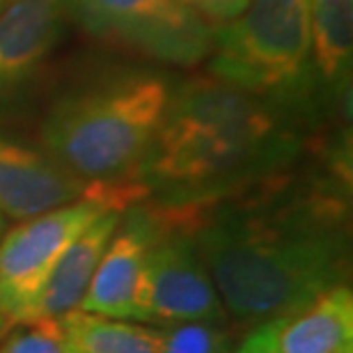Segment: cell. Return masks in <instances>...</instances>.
Masks as SVG:
<instances>
[{"mask_svg":"<svg viewBox=\"0 0 353 353\" xmlns=\"http://www.w3.org/2000/svg\"><path fill=\"white\" fill-rule=\"evenodd\" d=\"M190 228L228 316L266 323L344 285L342 207L323 197L170 204Z\"/></svg>","mask_w":353,"mask_h":353,"instance_id":"cell-1","label":"cell"},{"mask_svg":"<svg viewBox=\"0 0 353 353\" xmlns=\"http://www.w3.org/2000/svg\"><path fill=\"white\" fill-rule=\"evenodd\" d=\"M292 152L285 112L204 76L170 92L136 181L172 197V204L207 202L271 174Z\"/></svg>","mask_w":353,"mask_h":353,"instance_id":"cell-2","label":"cell"},{"mask_svg":"<svg viewBox=\"0 0 353 353\" xmlns=\"http://www.w3.org/2000/svg\"><path fill=\"white\" fill-rule=\"evenodd\" d=\"M170 83L129 72L60 99L41 126L44 152L90 186H138L163 119Z\"/></svg>","mask_w":353,"mask_h":353,"instance_id":"cell-3","label":"cell"},{"mask_svg":"<svg viewBox=\"0 0 353 353\" xmlns=\"http://www.w3.org/2000/svg\"><path fill=\"white\" fill-rule=\"evenodd\" d=\"M211 76L287 112L319 85L312 60L307 0H248L214 30Z\"/></svg>","mask_w":353,"mask_h":353,"instance_id":"cell-4","label":"cell"},{"mask_svg":"<svg viewBox=\"0 0 353 353\" xmlns=\"http://www.w3.org/2000/svg\"><path fill=\"white\" fill-rule=\"evenodd\" d=\"M140 186H105L65 207L19 221L0 239V314L7 326L23 323L48 275L76 236L108 209L143 200Z\"/></svg>","mask_w":353,"mask_h":353,"instance_id":"cell-5","label":"cell"},{"mask_svg":"<svg viewBox=\"0 0 353 353\" xmlns=\"http://www.w3.org/2000/svg\"><path fill=\"white\" fill-rule=\"evenodd\" d=\"M159 232L147 252L131 321L174 326L188 321L228 323L221 296L183 216L168 204L157 209Z\"/></svg>","mask_w":353,"mask_h":353,"instance_id":"cell-6","label":"cell"},{"mask_svg":"<svg viewBox=\"0 0 353 353\" xmlns=\"http://www.w3.org/2000/svg\"><path fill=\"white\" fill-rule=\"evenodd\" d=\"M69 19L99 39L190 67L211 51L214 30L179 0H67Z\"/></svg>","mask_w":353,"mask_h":353,"instance_id":"cell-7","label":"cell"},{"mask_svg":"<svg viewBox=\"0 0 353 353\" xmlns=\"http://www.w3.org/2000/svg\"><path fill=\"white\" fill-rule=\"evenodd\" d=\"M105 186H90L46 152L0 138V216L12 221L65 207Z\"/></svg>","mask_w":353,"mask_h":353,"instance_id":"cell-8","label":"cell"},{"mask_svg":"<svg viewBox=\"0 0 353 353\" xmlns=\"http://www.w3.org/2000/svg\"><path fill=\"white\" fill-rule=\"evenodd\" d=\"M157 232V209L138 207L119 218L79 310L112 319H131L136 289Z\"/></svg>","mask_w":353,"mask_h":353,"instance_id":"cell-9","label":"cell"},{"mask_svg":"<svg viewBox=\"0 0 353 353\" xmlns=\"http://www.w3.org/2000/svg\"><path fill=\"white\" fill-rule=\"evenodd\" d=\"M69 21L67 0H19L0 12V97L32 81Z\"/></svg>","mask_w":353,"mask_h":353,"instance_id":"cell-10","label":"cell"},{"mask_svg":"<svg viewBox=\"0 0 353 353\" xmlns=\"http://www.w3.org/2000/svg\"><path fill=\"white\" fill-rule=\"evenodd\" d=\"M275 353H351L353 296L344 285L257 328Z\"/></svg>","mask_w":353,"mask_h":353,"instance_id":"cell-11","label":"cell"},{"mask_svg":"<svg viewBox=\"0 0 353 353\" xmlns=\"http://www.w3.org/2000/svg\"><path fill=\"white\" fill-rule=\"evenodd\" d=\"M119 218H122V209H108L74 239L48 275L37 301L28 310L23 323L51 319L58 321L81 307L97 266L101 262L112 234H115Z\"/></svg>","mask_w":353,"mask_h":353,"instance_id":"cell-12","label":"cell"},{"mask_svg":"<svg viewBox=\"0 0 353 353\" xmlns=\"http://www.w3.org/2000/svg\"><path fill=\"white\" fill-rule=\"evenodd\" d=\"M312 60L323 90H349L353 65V0H307Z\"/></svg>","mask_w":353,"mask_h":353,"instance_id":"cell-13","label":"cell"},{"mask_svg":"<svg viewBox=\"0 0 353 353\" xmlns=\"http://www.w3.org/2000/svg\"><path fill=\"white\" fill-rule=\"evenodd\" d=\"M69 353H159L161 328L83 310L58 319Z\"/></svg>","mask_w":353,"mask_h":353,"instance_id":"cell-14","label":"cell"},{"mask_svg":"<svg viewBox=\"0 0 353 353\" xmlns=\"http://www.w3.org/2000/svg\"><path fill=\"white\" fill-rule=\"evenodd\" d=\"M234 337L228 323L188 321L161 328L159 353H234Z\"/></svg>","mask_w":353,"mask_h":353,"instance_id":"cell-15","label":"cell"},{"mask_svg":"<svg viewBox=\"0 0 353 353\" xmlns=\"http://www.w3.org/2000/svg\"><path fill=\"white\" fill-rule=\"evenodd\" d=\"M3 340L0 353H69L60 323L53 319L21 323Z\"/></svg>","mask_w":353,"mask_h":353,"instance_id":"cell-16","label":"cell"},{"mask_svg":"<svg viewBox=\"0 0 353 353\" xmlns=\"http://www.w3.org/2000/svg\"><path fill=\"white\" fill-rule=\"evenodd\" d=\"M179 3L188 12H193L204 26L216 30V26L221 28L230 23L234 17H239L243 12V7L248 5V0H179Z\"/></svg>","mask_w":353,"mask_h":353,"instance_id":"cell-17","label":"cell"},{"mask_svg":"<svg viewBox=\"0 0 353 353\" xmlns=\"http://www.w3.org/2000/svg\"><path fill=\"white\" fill-rule=\"evenodd\" d=\"M234 353H275V351L268 347L264 337L259 335V330H255L252 335L245 337V342L241 344V347H236Z\"/></svg>","mask_w":353,"mask_h":353,"instance_id":"cell-18","label":"cell"},{"mask_svg":"<svg viewBox=\"0 0 353 353\" xmlns=\"http://www.w3.org/2000/svg\"><path fill=\"white\" fill-rule=\"evenodd\" d=\"M7 330H10V326H7L5 316H3V314H0V342H3V337L7 335Z\"/></svg>","mask_w":353,"mask_h":353,"instance_id":"cell-19","label":"cell"},{"mask_svg":"<svg viewBox=\"0 0 353 353\" xmlns=\"http://www.w3.org/2000/svg\"><path fill=\"white\" fill-rule=\"evenodd\" d=\"M14 3H19V0H0V12L3 10H7L10 5H14Z\"/></svg>","mask_w":353,"mask_h":353,"instance_id":"cell-20","label":"cell"},{"mask_svg":"<svg viewBox=\"0 0 353 353\" xmlns=\"http://www.w3.org/2000/svg\"><path fill=\"white\" fill-rule=\"evenodd\" d=\"M0 236H3V216H0Z\"/></svg>","mask_w":353,"mask_h":353,"instance_id":"cell-21","label":"cell"}]
</instances>
